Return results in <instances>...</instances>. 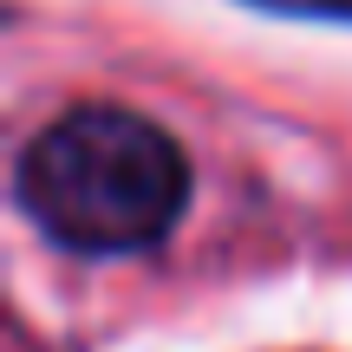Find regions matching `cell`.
<instances>
[{
	"label": "cell",
	"mask_w": 352,
	"mask_h": 352,
	"mask_svg": "<svg viewBox=\"0 0 352 352\" xmlns=\"http://www.w3.org/2000/svg\"><path fill=\"white\" fill-rule=\"evenodd\" d=\"M13 196L72 254H144L183 222L189 164L176 138L124 104H72L20 151Z\"/></svg>",
	"instance_id": "1"
},
{
	"label": "cell",
	"mask_w": 352,
	"mask_h": 352,
	"mask_svg": "<svg viewBox=\"0 0 352 352\" xmlns=\"http://www.w3.org/2000/svg\"><path fill=\"white\" fill-rule=\"evenodd\" d=\"M267 13H307V20H352V0H248Z\"/></svg>",
	"instance_id": "2"
}]
</instances>
